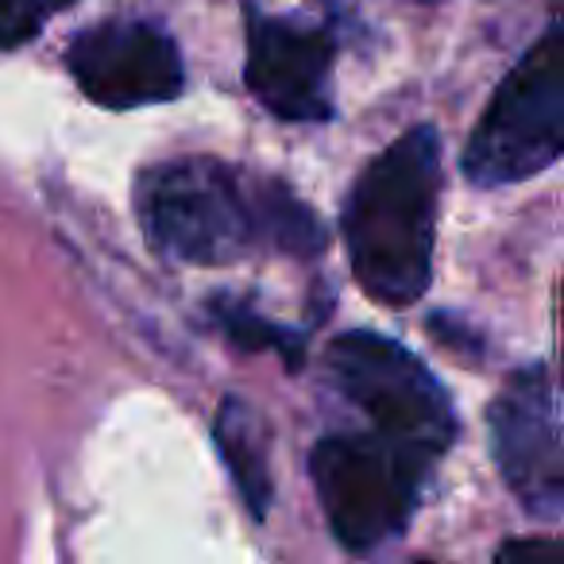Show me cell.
Here are the masks:
<instances>
[{"mask_svg":"<svg viewBox=\"0 0 564 564\" xmlns=\"http://www.w3.org/2000/svg\"><path fill=\"white\" fill-rule=\"evenodd\" d=\"M441 202V135L433 124L402 132L368 163L345 205V243L364 294L410 306L433 279Z\"/></svg>","mask_w":564,"mask_h":564,"instance_id":"obj_1","label":"cell"},{"mask_svg":"<svg viewBox=\"0 0 564 564\" xmlns=\"http://www.w3.org/2000/svg\"><path fill=\"white\" fill-rule=\"evenodd\" d=\"M135 213L151 248L178 263H236L263 248V178L248 182L220 159H171L135 182Z\"/></svg>","mask_w":564,"mask_h":564,"instance_id":"obj_2","label":"cell"},{"mask_svg":"<svg viewBox=\"0 0 564 564\" xmlns=\"http://www.w3.org/2000/svg\"><path fill=\"white\" fill-rule=\"evenodd\" d=\"M437 456L387 433H333L310 456L329 530L348 553H376L402 538Z\"/></svg>","mask_w":564,"mask_h":564,"instance_id":"obj_3","label":"cell"},{"mask_svg":"<svg viewBox=\"0 0 564 564\" xmlns=\"http://www.w3.org/2000/svg\"><path fill=\"white\" fill-rule=\"evenodd\" d=\"M564 148L561 32L545 28L525 58L507 74L464 151V174L476 186H514L549 171Z\"/></svg>","mask_w":564,"mask_h":564,"instance_id":"obj_4","label":"cell"},{"mask_svg":"<svg viewBox=\"0 0 564 564\" xmlns=\"http://www.w3.org/2000/svg\"><path fill=\"white\" fill-rule=\"evenodd\" d=\"M329 379L379 433L445 456L456 437L453 402L422 360L383 333L352 329L329 345Z\"/></svg>","mask_w":564,"mask_h":564,"instance_id":"obj_5","label":"cell"},{"mask_svg":"<svg viewBox=\"0 0 564 564\" xmlns=\"http://www.w3.org/2000/svg\"><path fill=\"white\" fill-rule=\"evenodd\" d=\"M491 456L533 518L556 522L564 502L561 410L545 364L522 368L487 410Z\"/></svg>","mask_w":564,"mask_h":564,"instance_id":"obj_6","label":"cell"},{"mask_svg":"<svg viewBox=\"0 0 564 564\" xmlns=\"http://www.w3.org/2000/svg\"><path fill=\"white\" fill-rule=\"evenodd\" d=\"M78 89L105 109H140L174 101L186 89V70L174 40L148 20H105L66 51Z\"/></svg>","mask_w":564,"mask_h":564,"instance_id":"obj_7","label":"cell"},{"mask_svg":"<svg viewBox=\"0 0 564 564\" xmlns=\"http://www.w3.org/2000/svg\"><path fill=\"white\" fill-rule=\"evenodd\" d=\"M248 20V89L274 112L294 124H322L333 117V63L337 43L325 28L299 20L267 17L256 4Z\"/></svg>","mask_w":564,"mask_h":564,"instance_id":"obj_8","label":"cell"},{"mask_svg":"<svg viewBox=\"0 0 564 564\" xmlns=\"http://www.w3.org/2000/svg\"><path fill=\"white\" fill-rule=\"evenodd\" d=\"M213 437H217V453H220V460H225V468L232 471V484H236V491H240V499L248 502L251 518L263 522L274 499L271 430H267L263 414H259L251 402L228 394L217 410Z\"/></svg>","mask_w":564,"mask_h":564,"instance_id":"obj_9","label":"cell"},{"mask_svg":"<svg viewBox=\"0 0 564 564\" xmlns=\"http://www.w3.org/2000/svg\"><path fill=\"white\" fill-rule=\"evenodd\" d=\"M213 322L220 325L232 345L248 348V352H279L282 364L291 371H299L306 364V333L299 329H282V325L267 322L251 302H236V299H213L209 302Z\"/></svg>","mask_w":564,"mask_h":564,"instance_id":"obj_10","label":"cell"},{"mask_svg":"<svg viewBox=\"0 0 564 564\" xmlns=\"http://www.w3.org/2000/svg\"><path fill=\"white\" fill-rule=\"evenodd\" d=\"M47 20V9L40 0H0V51L24 47L35 40Z\"/></svg>","mask_w":564,"mask_h":564,"instance_id":"obj_11","label":"cell"},{"mask_svg":"<svg viewBox=\"0 0 564 564\" xmlns=\"http://www.w3.org/2000/svg\"><path fill=\"white\" fill-rule=\"evenodd\" d=\"M538 556H556V541H510V545L499 549V561L502 564L538 561Z\"/></svg>","mask_w":564,"mask_h":564,"instance_id":"obj_12","label":"cell"},{"mask_svg":"<svg viewBox=\"0 0 564 564\" xmlns=\"http://www.w3.org/2000/svg\"><path fill=\"white\" fill-rule=\"evenodd\" d=\"M40 4L47 9V17H51V12H58V9H70L74 0H40Z\"/></svg>","mask_w":564,"mask_h":564,"instance_id":"obj_13","label":"cell"}]
</instances>
